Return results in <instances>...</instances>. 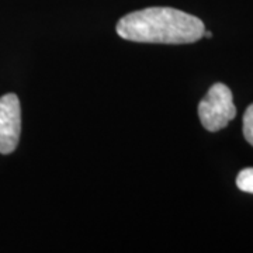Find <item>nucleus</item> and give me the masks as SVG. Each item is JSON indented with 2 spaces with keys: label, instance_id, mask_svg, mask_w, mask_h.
<instances>
[{
  "label": "nucleus",
  "instance_id": "1",
  "mask_svg": "<svg viewBox=\"0 0 253 253\" xmlns=\"http://www.w3.org/2000/svg\"><path fill=\"white\" fill-rule=\"evenodd\" d=\"M123 40L148 44H191L204 37V23L173 7H146L126 14L116 26Z\"/></svg>",
  "mask_w": 253,
  "mask_h": 253
},
{
  "label": "nucleus",
  "instance_id": "2",
  "mask_svg": "<svg viewBox=\"0 0 253 253\" xmlns=\"http://www.w3.org/2000/svg\"><path fill=\"white\" fill-rule=\"evenodd\" d=\"M235 116L236 107L231 89L224 83L212 84L199 104V117L203 126L210 132H217L225 128Z\"/></svg>",
  "mask_w": 253,
  "mask_h": 253
},
{
  "label": "nucleus",
  "instance_id": "3",
  "mask_svg": "<svg viewBox=\"0 0 253 253\" xmlns=\"http://www.w3.org/2000/svg\"><path fill=\"white\" fill-rule=\"evenodd\" d=\"M21 134V107L14 93L0 97V154L16 151Z\"/></svg>",
  "mask_w": 253,
  "mask_h": 253
},
{
  "label": "nucleus",
  "instance_id": "4",
  "mask_svg": "<svg viewBox=\"0 0 253 253\" xmlns=\"http://www.w3.org/2000/svg\"><path fill=\"white\" fill-rule=\"evenodd\" d=\"M236 186L244 193L253 194V168H246L236 177Z\"/></svg>",
  "mask_w": 253,
  "mask_h": 253
},
{
  "label": "nucleus",
  "instance_id": "5",
  "mask_svg": "<svg viewBox=\"0 0 253 253\" xmlns=\"http://www.w3.org/2000/svg\"><path fill=\"white\" fill-rule=\"evenodd\" d=\"M244 136L253 146V104H251L244 114Z\"/></svg>",
  "mask_w": 253,
  "mask_h": 253
},
{
  "label": "nucleus",
  "instance_id": "6",
  "mask_svg": "<svg viewBox=\"0 0 253 253\" xmlns=\"http://www.w3.org/2000/svg\"><path fill=\"white\" fill-rule=\"evenodd\" d=\"M204 37H207V38H212V33H211V31H204Z\"/></svg>",
  "mask_w": 253,
  "mask_h": 253
}]
</instances>
